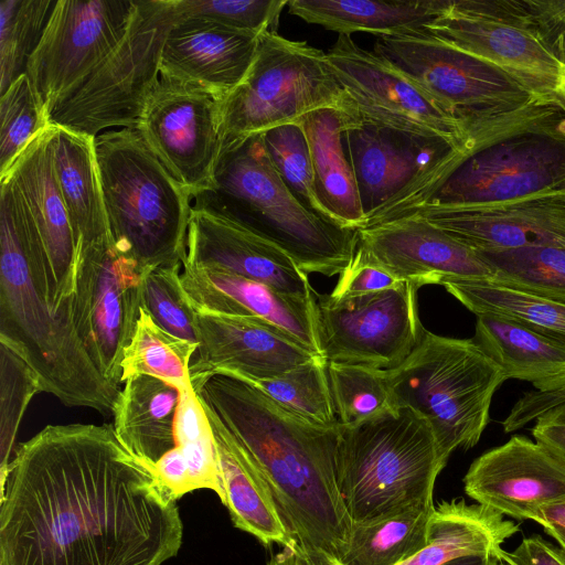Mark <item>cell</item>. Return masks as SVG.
Wrapping results in <instances>:
<instances>
[{
  "label": "cell",
  "mask_w": 565,
  "mask_h": 565,
  "mask_svg": "<svg viewBox=\"0 0 565 565\" xmlns=\"http://www.w3.org/2000/svg\"><path fill=\"white\" fill-rule=\"evenodd\" d=\"M110 424L47 425L0 480V565H162L179 507Z\"/></svg>",
  "instance_id": "cell-1"
},
{
  "label": "cell",
  "mask_w": 565,
  "mask_h": 565,
  "mask_svg": "<svg viewBox=\"0 0 565 565\" xmlns=\"http://www.w3.org/2000/svg\"><path fill=\"white\" fill-rule=\"evenodd\" d=\"M195 393L257 466L305 565L342 559L352 521L337 479L339 426L316 425L226 375L209 377Z\"/></svg>",
  "instance_id": "cell-2"
},
{
  "label": "cell",
  "mask_w": 565,
  "mask_h": 565,
  "mask_svg": "<svg viewBox=\"0 0 565 565\" xmlns=\"http://www.w3.org/2000/svg\"><path fill=\"white\" fill-rule=\"evenodd\" d=\"M0 344L36 375L41 392L62 404L111 414L120 390L92 360L75 324L53 315L32 279L21 228L22 198L0 178Z\"/></svg>",
  "instance_id": "cell-3"
},
{
  "label": "cell",
  "mask_w": 565,
  "mask_h": 565,
  "mask_svg": "<svg viewBox=\"0 0 565 565\" xmlns=\"http://www.w3.org/2000/svg\"><path fill=\"white\" fill-rule=\"evenodd\" d=\"M202 194L280 247L307 275L340 276L353 260L359 231L307 209L274 168L262 135L224 145L214 186Z\"/></svg>",
  "instance_id": "cell-4"
},
{
  "label": "cell",
  "mask_w": 565,
  "mask_h": 565,
  "mask_svg": "<svg viewBox=\"0 0 565 565\" xmlns=\"http://www.w3.org/2000/svg\"><path fill=\"white\" fill-rule=\"evenodd\" d=\"M335 465L352 524L433 503L435 481L444 469L429 424L408 407L351 426L339 424Z\"/></svg>",
  "instance_id": "cell-5"
},
{
  "label": "cell",
  "mask_w": 565,
  "mask_h": 565,
  "mask_svg": "<svg viewBox=\"0 0 565 565\" xmlns=\"http://www.w3.org/2000/svg\"><path fill=\"white\" fill-rule=\"evenodd\" d=\"M425 29L565 111V1L448 0Z\"/></svg>",
  "instance_id": "cell-6"
},
{
  "label": "cell",
  "mask_w": 565,
  "mask_h": 565,
  "mask_svg": "<svg viewBox=\"0 0 565 565\" xmlns=\"http://www.w3.org/2000/svg\"><path fill=\"white\" fill-rule=\"evenodd\" d=\"M95 153L111 235L145 268L182 265L191 195L136 129L95 137Z\"/></svg>",
  "instance_id": "cell-7"
},
{
  "label": "cell",
  "mask_w": 565,
  "mask_h": 565,
  "mask_svg": "<svg viewBox=\"0 0 565 565\" xmlns=\"http://www.w3.org/2000/svg\"><path fill=\"white\" fill-rule=\"evenodd\" d=\"M565 192V119L531 126L465 154L454 150L390 205L392 220L422 205L459 206Z\"/></svg>",
  "instance_id": "cell-8"
},
{
  "label": "cell",
  "mask_w": 565,
  "mask_h": 565,
  "mask_svg": "<svg viewBox=\"0 0 565 565\" xmlns=\"http://www.w3.org/2000/svg\"><path fill=\"white\" fill-rule=\"evenodd\" d=\"M386 374L397 407L413 409L429 424L444 468L454 450L479 443L492 397L507 381L473 339L427 330L412 354Z\"/></svg>",
  "instance_id": "cell-9"
},
{
  "label": "cell",
  "mask_w": 565,
  "mask_h": 565,
  "mask_svg": "<svg viewBox=\"0 0 565 565\" xmlns=\"http://www.w3.org/2000/svg\"><path fill=\"white\" fill-rule=\"evenodd\" d=\"M373 51L466 121L471 135L563 110L535 99L495 65L426 29L379 36Z\"/></svg>",
  "instance_id": "cell-10"
},
{
  "label": "cell",
  "mask_w": 565,
  "mask_h": 565,
  "mask_svg": "<svg viewBox=\"0 0 565 565\" xmlns=\"http://www.w3.org/2000/svg\"><path fill=\"white\" fill-rule=\"evenodd\" d=\"M217 107L224 145L297 124L319 109L358 115L333 75L326 52L276 31L260 34L244 81L217 102Z\"/></svg>",
  "instance_id": "cell-11"
},
{
  "label": "cell",
  "mask_w": 565,
  "mask_h": 565,
  "mask_svg": "<svg viewBox=\"0 0 565 565\" xmlns=\"http://www.w3.org/2000/svg\"><path fill=\"white\" fill-rule=\"evenodd\" d=\"M179 18L175 0H134L128 28L113 52L50 115V124L96 137L113 127L136 129L160 79L168 31Z\"/></svg>",
  "instance_id": "cell-12"
},
{
  "label": "cell",
  "mask_w": 565,
  "mask_h": 565,
  "mask_svg": "<svg viewBox=\"0 0 565 565\" xmlns=\"http://www.w3.org/2000/svg\"><path fill=\"white\" fill-rule=\"evenodd\" d=\"M327 62L363 124L439 139L465 153L471 128L399 68L339 34Z\"/></svg>",
  "instance_id": "cell-13"
},
{
  "label": "cell",
  "mask_w": 565,
  "mask_h": 565,
  "mask_svg": "<svg viewBox=\"0 0 565 565\" xmlns=\"http://www.w3.org/2000/svg\"><path fill=\"white\" fill-rule=\"evenodd\" d=\"M413 282L355 296L316 291L318 330L327 362L381 370L399 366L420 343L425 328Z\"/></svg>",
  "instance_id": "cell-14"
},
{
  "label": "cell",
  "mask_w": 565,
  "mask_h": 565,
  "mask_svg": "<svg viewBox=\"0 0 565 565\" xmlns=\"http://www.w3.org/2000/svg\"><path fill=\"white\" fill-rule=\"evenodd\" d=\"M145 271L113 235L77 248L74 322L99 372L117 390L122 353L139 318Z\"/></svg>",
  "instance_id": "cell-15"
},
{
  "label": "cell",
  "mask_w": 565,
  "mask_h": 565,
  "mask_svg": "<svg viewBox=\"0 0 565 565\" xmlns=\"http://www.w3.org/2000/svg\"><path fill=\"white\" fill-rule=\"evenodd\" d=\"M134 0H58L26 65L49 119L122 39Z\"/></svg>",
  "instance_id": "cell-16"
},
{
  "label": "cell",
  "mask_w": 565,
  "mask_h": 565,
  "mask_svg": "<svg viewBox=\"0 0 565 565\" xmlns=\"http://www.w3.org/2000/svg\"><path fill=\"white\" fill-rule=\"evenodd\" d=\"M136 130L192 200L212 191L224 139L217 102L210 95L160 76Z\"/></svg>",
  "instance_id": "cell-17"
},
{
  "label": "cell",
  "mask_w": 565,
  "mask_h": 565,
  "mask_svg": "<svg viewBox=\"0 0 565 565\" xmlns=\"http://www.w3.org/2000/svg\"><path fill=\"white\" fill-rule=\"evenodd\" d=\"M183 265L222 269L285 294L316 291L287 253L205 194L191 206Z\"/></svg>",
  "instance_id": "cell-18"
},
{
  "label": "cell",
  "mask_w": 565,
  "mask_h": 565,
  "mask_svg": "<svg viewBox=\"0 0 565 565\" xmlns=\"http://www.w3.org/2000/svg\"><path fill=\"white\" fill-rule=\"evenodd\" d=\"M407 215L424 217L477 253L565 247V192L471 205H422L396 218Z\"/></svg>",
  "instance_id": "cell-19"
},
{
  "label": "cell",
  "mask_w": 565,
  "mask_h": 565,
  "mask_svg": "<svg viewBox=\"0 0 565 565\" xmlns=\"http://www.w3.org/2000/svg\"><path fill=\"white\" fill-rule=\"evenodd\" d=\"M355 255L419 288L493 276L477 252L418 215L359 230Z\"/></svg>",
  "instance_id": "cell-20"
},
{
  "label": "cell",
  "mask_w": 565,
  "mask_h": 565,
  "mask_svg": "<svg viewBox=\"0 0 565 565\" xmlns=\"http://www.w3.org/2000/svg\"><path fill=\"white\" fill-rule=\"evenodd\" d=\"M54 131L55 126L50 125L40 132L2 177L15 183L38 226L49 266L46 305L53 315L75 324L77 245L55 177Z\"/></svg>",
  "instance_id": "cell-21"
},
{
  "label": "cell",
  "mask_w": 565,
  "mask_h": 565,
  "mask_svg": "<svg viewBox=\"0 0 565 565\" xmlns=\"http://www.w3.org/2000/svg\"><path fill=\"white\" fill-rule=\"evenodd\" d=\"M463 487L481 505L531 520L539 508L565 502V462L539 441L514 435L470 465Z\"/></svg>",
  "instance_id": "cell-22"
},
{
  "label": "cell",
  "mask_w": 565,
  "mask_h": 565,
  "mask_svg": "<svg viewBox=\"0 0 565 565\" xmlns=\"http://www.w3.org/2000/svg\"><path fill=\"white\" fill-rule=\"evenodd\" d=\"M194 310L199 348L189 369L194 391L215 374L275 377L319 356L256 320Z\"/></svg>",
  "instance_id": "cell-23"
},
{
  "label": "cell",
  "mask_w": 565,
  "mask_h": 565,
  "mask_svg": "<svg viewBox=\"0 0 565 565\" xmlns=\"http://www.w3.org/2000/svg\"><path fill=\"white\" fill-rule=\"evenodd\" d=\"M180 280L194 309L256 320L322 356L316 291L310 297L285 294L264 282L203 266L183 265Z\"/></svg>",
  "instance_id": "cell-24"
},
{
  "label": "cell",
  "mask_w": 565,
  "mask_h": 565,
  "mask_svg": "<svg viewBox=\"0 0 565 565\" xmlns=\"http://www.w3.org/2000/svg\"><path fill=\"white\" fill-rule=\"evenodd\" d=\"M260 34L203 18L179 17L163 43L160 76L199 88L221 102L244 81Z\"/></svg>",
  "instance_id": "cell-25"
},
{
  "label": "cell",
  "mask_w": 565,
  "mask_h": 565,
  "mask_svg": "<svg viewBox=\"0 0 565 565\" xmlns=\"http://www.w3.org/2000/svg\"><path fill=\"white\" fill-rule=\"evenodd\" d=\"M344 146L365 220L454 150L439 139L363 122L344 132Z\"/></svg>",
  "instance_id": "cell-26"
},
{
  "label": "cell",
  "mask_w": 565,
  "mask_h": 565,
  "mask_svg": "<svg viewBox=\"0 0 565 565\" xmlns=\"http://www.w3.org/2000/svg\"><path fill=\"white\" fill-rule=\"evenodd\" d=\"M201 403L215 440L225 494L223 504L234 526L252 534L266 546L278 543L296 548L268 484L249 454L212 408L203 401Z\"/></svg>",
  "instance_id": "cell-27"
},
{
  "label": "cell",
  "mask_w": 565,
  "mask_h": 565,
  "mask_svg": "<svg viewBox=\"0 0 565 565\" xmlns=\"http://www.w3.org/2000/svg\"><path fill=\"white\" fill-rule=\"evenodd\" d=\"M307 138L319 201L338 224L360 230L365 222L344 132L362 124L354 113L324 108L298 122Z\"/></svg>",
  "instance_id": "cell-28"
},
{
  "label": "cell",
  "mask_w": 565,
  "mask_h": 565,
  "mask_svg": "<svg viewBox=\"0 0 565 565\" xmlns=\"http://www.w3.org/2000/svg\"><path fill=\"white\" fill-rule=\"evenodd\" d=\"M179 399L175 385L146 374L127 379L115 399L111 414L116 435L151 473L156 463L177 447Z\"/></svg>",
  "instance_id": "cell-29"
},
{
  "label": "cell",
  "mask_w": 565,
  "mask_h": 565,
  "mask_svg": "<svg viewBox=\"0 0 565 565\" xmlns=\"http://www.w3.org/2000/svg\"><path fill=\"white\" fill-rule=\"evenodd\" d=\"M519 529V524L479 503L467 504L463 499L441 502L430 515L425 547L398 565H444L473 555L500 559L502 544Z\"/></svg>",
  "instance_id": "cell-30"
},
{
  "label": "cell",
  "mask_w": 565,
  "mask_h": 565,
  "mask_svg": "<svg viewBox=\"0 0 565 565\" xmlns=\"http://www.w3.org/2000/svg\"><path fill=\"white\" fill-rule=\"evenodd\" d=\"M52 157L77 247L110 236L95 137L55 126Z\"/></svg>",
  "instance_id": "cell-31"
},
{
  "label": "cell",
  "mask_w": 565,
  "mask_h": 565,
  "mask_svg": "<svg viewBox=\"0 0 565 565\" xmlns=\"http://www.w3.org/2000/svg\"><path fill=\"white\" fill-rule=\"evenodd\" d=\"M473 341L507 380L531 382L540 392L565 385V343L561 341L489 315L477 316Z\"/></svg>",
  "instance_id": "cell-32"
},
{
  "label": "cell",
  "mask_w": 565,
  "mask_h": 565,
  "mask_svg": "<svg viewBox=\"0 0 565 565\" xmlns=\"http://www.w3.org/2000/svg\"><path fill=\"white\" fill-rule=\"evenodd\" d=\"M448 0H289V12L339 34L369 32L397 35L425 29L445 10Z\"/></svg>",
  "instance_id": "cell-33"
},
{
  "label": "cell",
  "mask_w": 565,
  "mask_h": 565,
  "mask_svg": "<svg viewBox=\"0 0 565 565\" xmlns=\"http://www.w3.org/2000/svg\"><path fill=\"white\" fill-rule=\"evenodd\" d=\"M476 316L503 318L565 343V303L489 280L443 285Z\"/></svg>",
  "instance_id": "cell-34"
},
{
  "label": "cell",
  "mask_w": 565,
  "mask_h": 565,
  "mask_svg": "<svg viewBox=\"0 0 565 565\" xmlns=\"http://www.w3.org/2000/svg\"><path fill=\"white\" fill-rule=\"evenodd\" d=\"M434 503L419 504L393 516L353 523L344 565H398L422 551Z\"/></svg>",
  "instance_id": "cell-35"
},
{
  "label": "cell",
  "mask_w": 565,
  "mask_h": 565,
  "mask_svg": "<svg viewBox=\"0 0 565 565\" xmlns=\"http://www.w3.org/2000/svg\"><path fill=\"white\" fill-rule=\"evenodd\" d=\"M198 348L163 330L141 307L134 335L122 353L121 383L146 374L183 390L192 384L189 369Z\"/></svg>",
  "instance_id": "cell-36"
},
{
  "label": "cell",
  "mask_w": 565,
  "mask_h": 565,
  "mask_svg": "<svg viewBox=\"0 0 565 565\" xmlns=\"http://www.w3.org/2000/svg\"><path fill=\"white\" fill-rule=\"evenodd\" d=\"M327 365L328 362L322 356H317L275 377L225 375L256 387L285 408L316 425L332 428L339 426V422Z\"/></svg>",
  "instance_id": "cell-37"
},
{
  "label": "cell",
  "mask_w": 565,
  "mask_h": 565,
  "mask_svg": "<svg viewBox=\"0 0 565 565\" xmlns=\"http://www.w3.org/2000/svg\"><path fill=\"white\" fill-rule=\"evenodd\" d=\"M174 436L177 447L164 457L177 459L188 470L194 490H212L224 503L213 431L192 384L180 390Z\"/></svg>",
  "instance_id": "cell-38"
},
{
  "label": "cell",
  "mask_w": 565,
  "mask_h": 565,
  "mask_svg": "<svg viewBox=\"0 0 565 565\" xmlns=\"http://www.w3.org/2000/svg\"><path fill=\"white\" fill-rule=\"evenodd\" d=\"M477 254L493 274L489 281L565 303V247L529 246Z\"/></svg>",
  "instance_id": "cell-39"
},
{
  "label": "cell",
  "mask_w": 565,
  "mask_h": 565,
  "mask_svg": "<svg viewBox=\"0 0 565 565\" xmlns=\"http://www.w3.org/2000/svg\"><path fill=\"white\" fill-rule=\"evenodd\" d=\"M328 376L338 422L360 424L397 407L386 370L328 362Z\"/></svg>",
  "instance_id": "cell-40"
},
{
  "label": "cell",
  "mask_w": 565,
  "mask_h": 565,
  "mask_svg": "<svg viewBox=\"0 0 565 565\" xmlns=\"http://www.w3.org/2000/svg\"><path fill=\"white\" fill-rule=\"evenodd\" d=\"M55 1L1 0L0 2V92L26 71Z\"/></svg>",
  "instance_id": "cell-41"
},
{
  "label": "cell",
  "mask_w": 565,
  "mask_h": 565,
  "mask_svg": "<svg viewBox=\"0 0 565 565\" xmlns=\"http://www.w3.org/2000/svg\"><path fill=\"white\" fill-rule=\"evenodd\" d=\"M0 177L24 148L51 124L26 73L20 75L0 99Z\"/></svg>",
  "instance_id": "cell-42"
},
{
  "label": "cell",
  "mask_w": 565,
  "mask_h": 565,
  "mask_svg": "<svg viewBox=\"0 0 565 565\" xmlns=\"http://www.w3.org/2000/svg\"><path fill=\"white\" fill-rule=\"evenodd\" d=\"M181 270L180 264L146 269L141 307L163 330L199 345L195 310L182 287Z\"/></svg>",
  "instance_id": "cell-43"
},
{
  "label": "cell",
  "mask_w": 565,
  "mask_h": 565,
  "mask_svg": "<svg viewBox=\"0 0 565 565\" xmlns=\"http://www.w3.org/2000/svg\"><path fill=\"white\" fill-rule=\"evenodd\" d=\"M262 136L274 168L292 194L307 209L333 221L317 195L309 146L301 126L284 125Z\"/></svg>",
  "instance_id": "cell-44"
},
{
  "label": "cell",
  "mask_w": 565,
  "mask_h": 565,
  "mask_svg": "<svg viewBox=\"0 0 565 565\" xmlns=\"http://www.w3.org/2000/svg\"><path fill=\"white\" fill-rule=\"evenodd\" d=\"M1 416L0 480L9 466L17 431L32 397L41 392L36 375L18 355L0 344Z\"/></svg>",
  "instance_id": "cell-45"
},
{
  "label": "cell",
  "mask_w": 565,
  "mask_h": 565,
  "mask_svg": "<svg viewBox=\"0 0 565 565\" xmlns=\"http://www.w3.org/2000/svg\"><path fill=\"white\" fill-rule=\"evenodd\" d=\"M287 0H175L179 17H198L242 31H276Z\"/></svg>",
  "instance_id": "cell-46"
},
{
  "label": "cell",
  "mask_w": 565,
  "mask_h": 565,
  "mask_svg": "<svg viewBox=\"0 0 565 565\" xmlns=\"http://www.w3.org/2000/svg\"><path fill=\"white\" fill-rule=\"evenodd\" d=\"M404 282L383 268L366 263L354 255L348 268L340 275L331 295L333 297L355 296L384 290Z\"/></svg>",
  "instance_id": "cell-47"
},
{
  "label": "cell",
  "mask_w": 565,
  "mask_h": 565,
  "mask_svg": "<svg viewBox=\"0 0 565 565\" xmlns=\"http://www.w3.org/2000/svg\"><path fill=\"white\" fill-rule=\"evenodd\" d=\"M565 403V385L553 391H531L514 404L502 422L505 433L515 431L536 420L542 414Z\"/></svg>",
  "instance_id": "cell-48"
},
{
  "label": "cell",
  "mask_w": 565,
  "mask_h": 565,
  "mask_svg": "<svg viewBox=\"0 0 565 565\" xmlns=\"http://www.w3.org/2000/svg\"><path fill=\"white\" fill-rule=\"evenodd\" d=\"M500 562L505 565H565V552L540 535L524 539L512 551H502Z\"/></svg>",
  "instance_id": "cell-49"
},
{
  "label": "cell",
  "mask_w": 565,
  "mask_h": 565,
  "mask_svg": "<svg viewBox=\"0 0 565 565\" xmlns=\"http://www.w3.org/2000/svg\"><path fill=\"white\" fill-rule=\"evenodd\" d=\"M532 435L565 462V403L537 417Z\"/></svg>",
  "instance_id": "cell-50"
},
{
  "label": "cell",
  "mask_w": 565,
  "mask_h": 565,
  "mask_svg": "<svg viewBox=\"0 0 565 565\" xmlns=\"http://www.w3.org/2000/svg\"><path fill=\"white\" fill-rule=\"evenodd\" d=\"M531 520L540 523L543 527L565 529V502L539 508Z\"/></svg>",
  "instance_id": "cell-51"
},
{
  "label": "cell",
  "mask_w": 565,
  "mask_h": 565,
  "mask_svg": "<svg viewBox=\"0 0 565 565\" xmlns=\"http://www.w3.org/2000/svg\"><path fill=\"white\" fill-rule=\"evenodd\" d=\"M267 565H305V563L294 546H284L282 551L275 554Z\"/></svg>",
  "instance_id": "cell-52"
},
{
  "label": "cell",
  "mask_w": 565,
  "mask_h": 565,
  "mask_svg": "<svg viewBox=\"0 0 565 565\" xmlns=\"http://www.w3.org/2000/svg\"><path fill=\"white\" fill-rule=\"evenodd\" d=\"M501 562L492 555L463 556L444 565H499Z\"/></svg>",
  "instance_id": "cell-53"
},
{
  "label": "cell",
  "mask_w": 565,
  "mask_h": 565,
  "mask_svg": "<svg viewBox=\"0 0 565 565\" xmlns=\"http://www.w3.org/2000/svg\"><path fill=\"white\" fill-rule=\"evenodd\" d=\"M544 531L554 537L558 544L562 546V550L565 552V529L559 527H544Z\"/></svg>",
  "instance_id": "cell-54"
},
{
  "label": "cell",
  "mask_w": 565,
  "mask_h": 565,
  "mask_svg": "<svg viewBox=\"0 0 565 565\" xmlns=\"http://www.w3.org/2000/svg\"><path fill=\"white\" fill-rule=\"evenodd\" d=\"M321 565H344L341 559L331 558L328 562L322 563Z\"/></svg>",
  "instance_id": "cell-55"
},
{
  "label": "cell",
  "mask_w": 565,
  "mask_h": 565,
  "mask_svg": "<svg viewBox=\"0 0 565 565\" xmlns=\"http://www.w3.org/2000/svg\"><path fill=\"white\" fill-rule=\"evenodd\" d=\"M499 565H502L501 563Z\"/></svg>",
  "instance_id": "cell-56"
}]
</instances>
